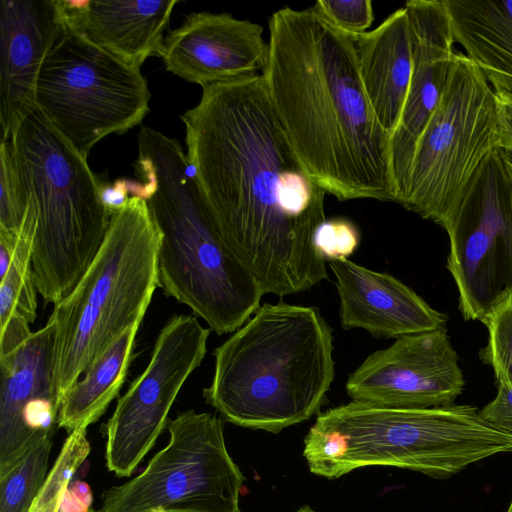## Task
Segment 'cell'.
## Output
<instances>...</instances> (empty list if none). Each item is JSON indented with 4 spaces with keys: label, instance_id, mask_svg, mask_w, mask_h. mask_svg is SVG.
Segmentation results:
<instances>
[{
    "label": "cell",
    "instance_id": "6da1fadb",
    "mask_svg": "<svg viewBox=\"0 0 512 512\" xmlns=\"http://www.w3.org/2000/svg\"><path fill=\"white\" fill-rule=\"evenodd\" d=\"M181 120L215 226L264 292L283 297L327 279L314 246L326 192L293 150L262 74L202 87Z\"/></svg>",
    "mask_w": 512,
    "mask_h": 512
},
{
    "label": "cell",
    "instance_id": "7a4b0ae2",
    "mask_svg": "<svg viewBox=\"0 0 512 512\" xmlns=\"http://www.w3.org/2000/svg\"><path fill=\"white\" fill-rule=\"evenodd\" d=\"M262 76L293 150L326 193L396 201L390 136L367 98L351 35L314 7L279 9Z\"/></svg>",
    "mask_w": 512,
    "mask_h": 512
},
{
    "label": "cell",
    "instance_id": "3957f363",
    "mask_svg": "<svg viewBox=\"0 0 512 512\" xmlns=\"http://www.w3.org/2000/svg\"><path fill=\"white\" fill-rule=\"evenodd\" d=\"M136 174L159 231L158 279L218 335L235 332L265 294L220 236L182 146L143 127Z\"/></svg>",
    "mask_w": 512,
    "mask_h": 512
},
{
    "label": "cell",
    "instance_id": "277c9868",
    "mask_svg": "<svg viewBox=\"0 0 512 512\" xmlns=\"http://www.w3.org/2000/svg\"><path fill=\"white\" fill-rule=\"evenodd\" d=\"M203 396L226 421L279 433L319 413L335 377L332 330L316 307L265 303L214 350Z\"/></svg>",
    "mask_w": 512,
    "mask_h": 512
},
{
    "label": "cell",
    "instance_id": "5b68a950",
    "mask_svg": "<svg viewBox=\"0 0 512 512\" xmlns=\"http://www.w3.org/2000/svg\"><path fill=\"white\" fill-rule=\"evenodd\" d=\"M512 452V434L471 405L394 408L352 400L318 415L304 439L311 473L337 479L354 469L392 466L445 479Z\"/></svg>",
    "mask_w": 512,
    "mask_h": 512
},
{
    "label": "cell",
    "instance_id": "8992f818",
    "mask_svg": "<svg viewBox=\"0 0 512 512\" xmlns=\"http://www.w3.org/2000/svg\"><path fill=\"white\" fill-rule=\"evenodd\" d=\"M6 139L24 209L36 217L34 283L45 302L56 304L75 287L107 233L111 216L101 201L102 181L37 108Z\"/></svg>",
    "mask_w": 512,
    "mask_h": 512
},
{
    "label": "cell",
    "instance_id": "52a82bcc",
    "mask_svg": "<svg viewBox=\"0 0 512 512\" xmlns=\"http://www.w3.org/2000/svg\"><path fill=\"white\" fill-rule=\"evenodd\" d=\"M159 231L146 200L130 196L72 291L54 304L53 394L66 391L128 327L140 324L158 279Z\"/></svg>",
    "mask_w": 512,
    "mask_h": 512
},
{
    "label": "cell",
    "instance_id": "ba28073f",
    "mask_svg": "<svg viewBox=\"0 0 512 512\" xmlns=\"http://www.w3.org/2000/svg\"><path fill=\"white\" fill-rule=\"evenodd\" d=\"M149 100L140 68L61 26L40 70L35 105L84 159L104 137L139 125Z\"/></svg>",
    "mask_w": 512,
    "mask_h": 512
},
{
    "label": "cell",
    "instance_id": "9c48e42d",
    "mask_svg": "<svg viewBox=\"0 0 512 512\" xmlns=\"http://www.w3.org/2000/svg\"><path fill=\"white\" fill-rule=\"evenodd\" d=\"M497 148L495 91L456 51L441 99L417 142L399 204L443 226L478 167Z\"/></svg>",
    "mask_w": 512,
    "mask_h": 512
},
{
    "label": "cell",
    "instance_id": "30bf717a",
    "mask_svg": "<svg viewBox=\"0 0 512 512\" xmlns=\"http://www.w3.org/2000/svg\"><path fill=\"white\" fill-rule=\"evenodd\" d=\"M168 444L142 473L104 491L96 512H241L244 476L221 418L193 409L167 424Z\"/></svg>",
    "mask_w": 512,
    "mask_h": 512
},
{
    "label": "cell",
    "instance_id": "8fae6325",
    "mask_svg": "<svg viewBox=\"0 0 512 512\" xmlns=\"http://www.w3.org/2000/svg\"><path fill=\"white\" fill-rule=\"evenodd\" d=\"M443 227L459 310L483 323L512 300V184L499 148L478 167Z\"/></svg>",
    "mask_w": 512,
    "mask_h": 512
},
{
    "label": "cell",
    "instance_id": "7c38bea8",
    "mask_svg": "<svg viewBox=\"0 0 512 512\" xmlns=\"http://www.w3.org/2000/svg\"><path fill=\"white\" fill-rule=\"evenodd\" d=\"M210 329L196 316L173 315L160 330L145 370L122 395L106 424L105 460L130 476L168 424V413L207 351Z\"/></svg>",
    "mask_w": 512,
    "mask_h": 512
},
{
    "label": "cell",
    "instance_id": "4fadbf2b",
    "mask_svg": "<svg viewBox=\"0 0 512 512\" xmlns=\"http://www.w3.org/2000/svg\"><path fill=\"white\" fill-rule=\"evenodd\" d=\"M354 401L394 408L450 405L464 378L445 327L404 335L370 354L348 375Z\"/></svg>",
    "mask_w": 512,
    "mask_h": 512
},
{
    "label": "cell",
    "instance_id": "5bb4252c",
    "mask_svg": "<svg viewBox=\"0 0 512 512\" xmlns=\"http://www.w3.org/2000/svg\"><path fill=\"white\" fill-rule=\"evenodd\" d=\"M54 328L46 323L0 357V478L40 439L53 437L60 404L53 394Z\"/></svg>",
    "mask_w": 512,
    "mask_h": 512
},
{
    "label": "cell",
    "instance_id": "9a60e30c",
    "mask_svg": "<svg viewBox=\"0 0 512 512\" xmlns=\"http://www.w3.org/2000/svg\"><path fill=\"white\" fill-rule=\"evenodd\" d=\"M407 10L413 69L399 124L390 139V167L400 203L419 137L436 109L454 55V37L443 0H411Z\"/></svg>",
    "mask_w": 512,
    "mask_h": 512
},
{
    "label": "cell",
    "instance_id": "2e32d148",
    "mask_svg": "<svg viewBox=\"0 0 512 512\" xmlns=\"http://www.w3.org/2000/svg\"><path fill=\"white\" fill-rule=\"evenodd\" d=\"M167 71L202 87L263 71V27L228 13L193 12L170 30L158 54Z\"/></svg>",
    "mask_w": 512,
    "mask_h": 512
},
{
    "label": "cell",
    "instance_id": "e0dca14e",
    "mask_svg": "<svg viewBox=\"0 0 512 512\" xmlns=\"http://www.w3.org/2000/svg\"><path fill=\"white\" fill-rule=\"evenodd\" d=\"M61 29L54 0L0 3V124L2 139L36 109L43 62Z\"/></svg>",
    "mask_w": 512,
    "mask_h": 512
},
{
    "label": "cell",
    "instance_id": "ac0fdd59",
    "mask_svg": "<svg viewBox=\"0 0 512 512\" xmlns=\"http://www.w3.org/2000/svg\"><path fill=\"white\" fill-rule=\"evenodd\" d=\"M327 263L335 276L344 330L360 328L375 338H398L444 327L446 315L391 274L348 259Z\"/></svg>",
    "mask_w": 512,
    "mask_h": 512
},
{
    "label": "cell",
    "instance_id": "d6986e66",
    "mask_svg": "<svg viewBox=\"0 0 512 512\" xmlns=\"http://www.w3.org/2000/svg\"><path fill=\"white\" fill-rule=\"evenodd\" d=\"M61 26L140 68L159 54L178 0H54Z\"/></svg>",
    "mask_w": 512,
    "mask_h": 512
},
{
    "label": "cell",
    "instance_id": "ffe728a7",
    "mask_svg": "<svg viewBox=\"0 0 512 512\" xmlns=\"http://www.w3.org/2000/svg\"><path fill=\"white\" fill-rule=\"evenodd\" d=\"M352 37L367 98L391 139L402 115L413 69L406 8L393 12L372 31Z\"/></svg>",
    "mask_w": 512,
    "mask_h": 512
},
{
    "label": "cell",
    "instance_id": "44dd1931",
    "mask_svg": "<svg viewBox=\"0 0 512 512\" xmlns=\"http://www.w3.org/2000/svg\"><path fill=\"white\" fill-rule=\"evenodd\" d=\"M454 41L495 92L512 94V0H443Z\"/></svg>",
    "mask_w": 512,
    "mask_h": 512
},
{
    "label": "cell",
    "instance_id": "7402d4cb",
    "mask_svg": "<svg viewBox=\"0 0 512 512\" xmlns=\"http://www.w3.org/2000/svg\"><path fill=\"white\" fill-rule=\"evenodd\" d=\"M140 324L124 330L64 394L58 427L68 434L87 429L107 410L125 381Z\"/></svg>",
    "mask_w": 512,
    "mask_h": 512
},
{
    "label": "cell",
    "instance_id": "603a6c76",
    "mask_svg": "<svg viewBox=\"0 0 512 512\" xmlns=\"http://www.w3.org/2000/svg\"><path fill=\"white\" fill-rule=\"evenodd\" d=\"M36 217L25 206L11 263L0 277V327L15 314L33 323L37 310V289L32 270Z\"/></svg>",
    "mask_w": 512,
    "mask_h": 512
},
{
    "label": "cell",
    "instance_id": "cb8c5ba5",
    "mask_svg": "<svg viewBox=\"0 0 512 512\" xmlns=\"http://www.w3.org/2000/svg\"><path fill=\"white\" fill-rule=\"evenodd\" d=\"M52 439L51 436L40 439L0 478V512L29 511L49 473Z\"/></svg>",
    "mask_w": 512,
    "mask_h": 512
},
{
    "label": "cell",
    "instance_id": "d4e9b609",
    "mask_svg": "<svg viewBox=\"0 0 512 512\" xmlns=\"http://www.w3.org/2000/svg\"><path fill=\"white\" fill-rule=\"evenodd\" d=\"M86 435L87 429L68 435L28 512H59L64 492L90 453Z\"/></svg>",
    "mask_w": 512,
    "mask_h": 512
},
{
    "label": "cell",
    "instance_id": "484cf974",
    "mask_svg": "<svg viewBox=\"0 0 512 512\" xmlns=\"http://www.w3.org/2000/svg\"><path fill=\"white\" fill-rule=\"evenodd\" d=\"M483 324L488 328L489 339L480 357L493 368L498 385L512 384V300Z\"/></svg>",
    "mask_w": 512,
    "mask_h": 512
},
{
    "label": "cell",
    "instance_id": "4316f807",
    "mask_svg": "<svg viewBox=\"0 0 512 512\" xmlns=\"http://www.w3.org/2000/svg\"><path fill=\"white\" fill-rule=\"evenodd\" d=\"M0 228L18 231L24 214L20 184L10 143L1 140Z\"/></svg>",
    "mask_w": 512,
    "mask_h": 512
},
{
    "label": "cell",
    "instance_id": "83f0119b",
    "mask_svg": "<svg viewBox=\"0 0 512 512\" xmlns=\"http://www.w3.org/2000/svg\"><path fill=\"white\" fill-rule=\"evenodd\" d=\"M359 243L357 226L345 218L324 220L314 234V246L326 262L348 259Z\"/></svg>",
    "mask_w": 512,
    "mask_h": 512
},
{
    "label": "cell",
    "instance_id": "f1b7e54d",
    "mask_svg": "<svg viewBox=\"0 0 512 512\" xmlns=\"http://www.w3.org/2000/svg\"><path fill=\"white\" fill-rule=\"evenodd\" d=\"M313 7L335 28L351 36L367 32L374 20L370 0H319Z\"/></svg>",
    "mask_w": 512,
    "mask_h": 512
},
{
    "label": "cell",
    "instance_id": "f546056e",
    "mask_svg": "<svg viewBox=\"0 0 512 512\" xmlns=\"http://www.w3.org/2000/svg\"><path fill=\"white\" fill-rule=\"evenodd\" d=\"M480 415L492 426L512 434V384L498 385L496 397L480 410Z\"/></svg>",
    "mask_w": 512,
    "mask_h": 512
},
{
    "label": "cell",
    "instance_id": "4dcf8cb0",
    "mask_svg": "<svg viewBox=\"0 0 512 512\" xmlns=\"http://www.w3.org/2000/svg\"><path fill=\"white\" fill-rule=\"evenodd\" d=\"M30 323L20 315H13L0 327V357L19 348L32 334Z\"/></svg>",
    "mask_w": 512,
    "mask_h": 512
},
{
    "label": "cell",
    "instance_id": "1f68e13d",
    "mask_svg": "<svg viewBox=\"0 0 512 512\" xmlns=\"http://www.w3.org/2000/svg\"><path fill=\"white\" fill-rule=\"evenodd\" d=\"M499 148L512 153V94L495 92Z\"/></svg>",
    "mask_w": 512,
    "mask_h": 512
},
{
    "label": "cell",
    "instance_id": "d6a6232c",
    "mask_svg": "<svg viewBox=\"0 0 512 512\" xmlns=\"http://www.w3.org/2000/svg\"><path fill=\"white\" fill-rule=\"evenodd\" d=\"M100 196L110 216L121 210L130 198L128 179H117L112 184L102 182Z\"/></svg>",
    "mask_w": 512,
    "mask_h": 512
},
{
    "label": "cell",
    "instance_id": "836d02e7",
    "mask_svg": "<svg viewBox=\"0 0 512 512\" xmlns=\"http://www.w3.org/2000/svg\"><path fill=\"white\" fill-rule=\"evenodd\" d=\"M91 509L68 486L63 494L59 512H90Z\"/></svg>",
    "mask_w": 512,
    "mask_h": 512
},
{
    "label": "cell",
    "instance_id": "e575fe53",
    "mask_svg": "<svg viewBox=\"0 0 512 512\" xmlns=\"http://www.w3.org/2000/svg\"><path fill=\"white\" fill-rule=\"evenodd\" d=\"M69 488L77 495L85 504L91 507L92 504V492L90 486L84 482L77 480L69 485Z\"/></svg>",
    "mask_w": 512,
    "mask_h": 512
},
{
    "label": "cell",
    "instance_id": "d590c367",
    "mask_svg": "<svg viewBox=\"0 0 512 512\" xmlns=\"http://www.w3.org/2000/svg\"><path fill=\"white\" fill-rule=\"evenodd\" d=\"M500 149V148H499ZM501 157L509 177V180L512 184V153L503 149H500Z\"/></svg>",
    "mask_w": 512,
    "mask_h": 512
},
{
    "label": "cell",
    "instance_id": "8d00e7d4",
    "mask_svg": "<svg viewBox=\"0 0 512 512\" xmlns=\"http://www.w3.org/2000/svg\"><path fill=\"white\" fill-rule=\"evenodd\" d=\"M296 512H318L314 509H312L311 507L305 505V506H302L301 508H299Z\"/></svg>",
    "mask_w": 512,
    "mask_h": 512
},
{
    "label": "cell",
    "instance_id": "74e56055",
    "mask_svg": "<svg viewBox=\"0 0 512 512\" xmlns=\"http://www.w3.org/2000/svg\"><path fill=\"white\" fill-rule=\"evenodd\" d=\"M506 512H512V499Z\"/></svg>",
    "mask_w": 512,
    "mask_h": 512
},
{
    "label": "cell",
    "instance_id": "f35d334b",
    "mask_svg": "<svg viewBox=\"0 0 512 512\" xmlns=\"http://www.w3.org/2000/svg\"><path fill=\"white\" fill-rule=\"evenodd\" d=\"M90 512H96V511H95V510H93V509H91V511H90Z\"/></svg>",
    "mask_w": 512,
    "mask_h": 512
}]
</instances>
